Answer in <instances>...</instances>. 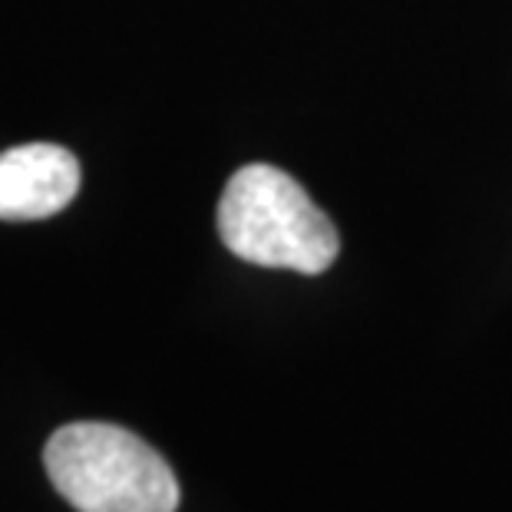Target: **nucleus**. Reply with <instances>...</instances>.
I'll list each match as a JSON object with an SVG mask.
<instances>
[{
  "instance_id": "obj_1",
  "label": "nucleus",
  "mask_w": 512,
  "mask_h": 512,
  "mask_svg": "<svg viewBox=\"0 0 512 512\" xmlns=\"http://www.w3.org/2000/svg\"><path fill=\"white\" fill-rule=\"evenodd\" d=\"M219 235L248 265L321 275L341 255L328 212L285 169L252 162L228 179L219 202Z\"/></svg>"
},
{
  "instance_id": "obj_2",
  "label": "nucleus",
  "mask_w": 512,
  "mask_h": 512,
  "mask_svg": "<svg viewBox=\"0 0 512 512\" xmlns=\"http://www.w3.org/2000/svg\"><path fill=\"white\" fill-rule=\"evenodd\" d=\"M53 489L76 512H176L172 466L116 423L80 420L60 427L43 446Z\"/></svg>"
},
{
  "instance_id": "obj_3",
  "label": "nucleus",
  "mask_w": 512,
  "mask_h": 512,
  "mask_svg": "<svg viewBox=\"0 0 512 512\" xmlns=\"http://www.w3.org/2000/svg\"><path fill=\"white\" fill-rule=\"evenodd\" d=\"M80 192V162L70 149L27 143L0 152V219L37 222L63 212Z\"/></svg>"
}]
</instances>
